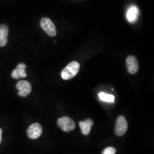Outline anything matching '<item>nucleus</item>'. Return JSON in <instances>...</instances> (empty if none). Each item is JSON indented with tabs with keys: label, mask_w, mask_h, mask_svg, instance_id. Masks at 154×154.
I'll return each mask as SVG.
<instances>
[{
	"label": "nucleus",
	"mask_w": 154,
	"mask_h": 154,
	"mask_svg": "<svg viewBox=\"0 0 154 154\" xmlns=\"http://www.w3.org/2000/svg\"><path fill=\"white\" fill-rule=\"evenodd\" d=\"M80 68L79 63L77 61L69 63L61 72V77L65 80H69L76 76Z\"/></svg>",
	"instance_id": "1"
},
{
	"label": "nucleus",
	"mask_w": 154,
	"mask_h": 154,
	"mask_svg": "<svg viewBox=\"0 0 154 154\" xmlns=\"http://www.w3.org/2000/svg\"><path fill=\"white\" fill-rule=\"evenodd\" d=\"M58 125L65 132H70L75 128V123L73 119L68 116H63L58 119Z\"/></svg>",
	"instance_id": "2"
},
{
	"label": "nucleus",
	"mask_w": 154,
	"mask_h": 154,
	"mask_svg": "<svg viewBox=\"0 0 154 154\" xmlns=\"http://www.w3.org/2000/svg\"><path fill=\"white\" fill-rule=\"evenodd\" d=\"M42 29L50 36L54 37L57 34V30L55 25L49 18L45 17L43 18L40 22Z\"/></svg>",
	"instance_id": "3"
},
{
	"label": "nucleus",
	"mask_w": 154,
	"mask_h": 154,
	"mask_svg": "<svg viewBox=\"0 0 154 154\" xmlns=\"http://www.w3.org/2000/svg\"><path fill=\"white\" fill-rule=\"evenodd\" d=\"M128 128V123L123 116H119L116 122V134L118 136H123Z\"/></svg>",
	"instance_id": "4"
},
{
	"label": "nucleus",
	"mask_w": 154,
	"mask_h": 154,
	"mask_svg": "<svg viewBox=\"0 0 154 154\" xmlns=\"http://www.w3.org/2000/svg\"><path fill=\"white\" fill-rule=\"evenodd\" d=\"M16 88L18 90V95L22 97H26L32 91V85L26 81H20L17 83Z\"/></svg>",
	"instance_id": "5"
},
{
	"label": "nucleus",
	"mask_w": 154,
	"mask_h": 154,
	"mask_svg": "<svg viewBox=\"0 0 154 154\" xmlns=\"http://www.w3.org/2000/svg\"><path fill=\"white\" fill-rule=\"evenodd\" d=\"M42 132V128L40 124L35 123L32 124L28 128L27 134L29 138L35 139L39 138Z\"/></svg>",
	"instance_id": "6"
},
{
	"label": "nucleus",
	"mask_w": 154,
	"mask_h": 154,
	"mask_svg": "<svg viewBox=\"0 0 154 154\" xmlns=\"http://www.w3.org/2000/svg\"><path fill=\"white\" fill-rule=\"evenodd\" d=\"M126 65L128 72L131 74H136L139 70V63L134 56L130 55L127 58Z\"/></svg>",
	"instance_id": "7"
},
{
	"label": "nucleus",
	"mask_w": 154,
	"mask_h": 154,
	"mask_svg": "<svg viewBox=\"0 0 154 154\" xmlns=\"http://www.w3.org/2000/svg\"><path fill=\"white\" fill-rule=\"evenodd\" d=\"M139 16V10L138 8L132 5L129 8L127 12L126 17L127 20L130 23H134L138 20Z\"/></svg>",
	"instance_id": "8"
},
{
	"label": "nucleus",
	"mask_w": 154,
	"mask_h": 154,
	"mask_svg": "<svg viewBox=\"0 0 154 154\" xmlns=\"http://www.w3.org/2000/svg\"><path fill=\"white\" fill-rule=\"evenodd\" d=\"M9 28L5 24L0 25V47H4L8 43Z\"/></svg>",
	"instance_id": "9"
},
{
	"label": "nucleus",
	"mask_w": 154,
	"mask_h": 154,
	"mask_svg": "<svg viewBox=\"0 0 154 154\" xmlns=\"http://www.w3.org/2000/svg\"><path fill=\"white\" fill-rule=\"evenodd\" d=\"M79 124L83 135H88L91 131V127L93 126V121L91 119H88L85 121L80 122Z\"/></svg>",
	"instance_id": "10"
},
{
	"label": "nucleus",
	"mask_w": 154,
	"mask_h": 154,
	"mask_svg": "<svg viewBox=\"0 0 154 154\" xmlns=\"http://www.w3.org/2000/svg\"><path fill=\"white\" fill-rule=\"evenodd\" d=\"M99 99L101 100L106 102H109V103H114L115 100V97L112 94H108L105 93L103 92H100L98 94Z\"/></svg>",
	"instance_id": "11"
},
{
	"label": "nucleus",
	"mask_w": 154,
	"mask_h": 154,
	"mask_svg": "<svg viewBox=\"0 0 154 154\" xmlns=\"http://www.w3.org/2000/svg\"><path fill=\"white\" fill-rule=\"evenodd\" d=\"M26 69V66L24 63H20L17 66L15 69L16 70L18 76L20 78H25L27 76V74L25 72V69Z\"/></svg>",
	"instance_id": "12"
},
{
	"label": "nucleus",
	"mask_w": 154,
	"mask_h": 154,
	"mask_svg": "<svg viewBox=\"0 0 154 154\" xmlns=\"http://www.w3.org/2000/svg\"><path fill=\"white\" fill-rule=\"evenodd\" d=\"M116 149L112 147H109L104 149L102 154H115L116 153Z\"/></svg>",
	"instance_id": "13"
},
{
	"label": "nucleus",
	"mask_w": 154,
	"mask_h": 154,
	"mask_svg": "<svg viewBox=\"0 0 154 154\" xmlns=\"http://www.w3.org/2000/svg\"><path fill=\"white\" fill-rule=\"evenodd\" d=\"M11 77H12V78H14V79H19V78H20V77L18 76V73H17V72L16 70V69H14V70L12 72V73H11Z\"/></svg>",
	"instance_id": "14"
},
{
	"label": "nucleus",
	"mask_w": 154,
	"mask_h": 154,
	"mask_svg": "<svg viewBox=\"0 0 154 154\" xmlns=\"http://www.w3.org/2000/svg\"><path fill=\"white\" fill-rule=\"evenodd\" d=\"M2 131L1 128H0V144L1 143V140H2Z\"/></svg>",
	"instance_id": "15"
}]
</instances>
